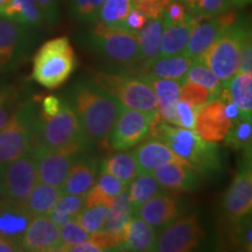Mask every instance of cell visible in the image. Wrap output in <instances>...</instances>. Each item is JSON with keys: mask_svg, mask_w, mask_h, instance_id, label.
Listing matches in <instances>:
<instances>
[{"mask_svg": "<svg viewBox=\"0 0 252 252\" xmlns=\"http://www.w3.org/2000/svg\"><path fill=\"white\" fill-rule=\"evenodd\" d=\"M65 99L76 113L91 146H106L110 132L124 106L93 80H80L72 84Z\"/></svg>", "mask_w": 252, "mask_h": 252, "instance_id": "cell-1", "label": "cell"}, {"mask_svg": "<svg viewBox=\"0 0 252 252\" xmlns=\"http://www.w3.org/2000/svg\"><path fill=\"white\" fill-rule=\"evenodd\" d=\"M150 135L166 143L200 174L216 173L220 168L217 143L204 140L194 130L172 125L158 118Z\"/></svg>", "mask_w": 252, "mask_h": 252, "instance_id": "cell-2", "label": "cell"}, {"mask_svg": "<svg viewBox=\"0 0 252 252\" xmlns=\"http://www.w3.org/2000/svg\"><path fill=\"white\" fill-rule=\"evenodd\" d=\"M77 65L75 50L67 36L48 40L33 58L32 78L49 90L58 89L67 82Z\"/></svg>", "mask_w": 252, "mask_h": 252, "instance_id": "cell-3", "label": "cell"}, {"mask_svg": "<svg viewBox=\"0 0 252 252\" xmlns=\"http://www.w3.org/2000/svg\"><path fill=\"white\" fill-rule=\"evenodd\" d=\"M39 108L34 100L21 102L11 121L0 130V166L35 151Z\"/></svg>", "mask_w": 252, "mask_h": 252, "instance_id": "cell-4", "label": "cell"}, {"mask_svg": "<svg viewBox=\"0 0 252 252\" xmlns=\"http://www.w3.org/2000/svg\"><path fill=\"white\" fill-rule=\"evenodd\" d=\"M63 99L61 111L53 117L41 116L39 109L36 149H81L88 151L91 145L84 135L76 113L65 97Z\"/></svg>", "mask_w": 252, "mask_h": 252, "instance_id": "cell-5", "label": "cell"}, {"mask_svg": "<svg viewBox=\"0 0 252 252\" xmlns=\"http://www.w3.org/2000/svg\"><path fill=\"white\" fill-rule=\"evenodd\" d=\"M93 81L126 109L147 113L158 112L156 94L149 81L144 77L122 72L98 71L94 75Z\"/></svg>", "mask_w": 252, "mask_h": 252, "instance_id": "cell-6", "label": "cell"}, {"mask_svg": "<svg viewBox=\"0 0 252 252\" xmlns=\"http://www.w3.org/2000/svg\"><path fill=\"white\" fill-rule=\"evenodd\" d=\"M87 43L96 54L115 64L133 67L141 63L138 36L118 27L94 23L87 35Z\"/></svg>", "mask_w": 252, "mask_h": 252, "instance_id": "cell-7", "label": "cell"}, {"mask_svg": "<svg viewBox=\"0 0 252 252\" xmlns=\"http://www.w3.org/2000/svg\"><path fill=\"white\" fill-rule=\"evenodd\" d=\"M242 39H243V18L223 32L214 45L201 56L202 61L224 86L237 74L241 64Z\"/></svg>", "mask_w": 252, "mask_h": 252, "instance_id": "cell-8", "label": "cell"}, {"mask_svg": "<svg viewBox=\"0 0 252 252\" xmlns=\"http://www.w3.org/2000/svg\"><path fill=\"white\" fill-rule=\"evenodd\" d=\"M159 118L157 113L123 108L110 132L106 146L112 151H126L149 138L152 125Z\"/></svg>", "mask_w": 252, "mask_h": 252, "instance_id": "cell-9", "label": "cell"}, {"mask_svg": "<svg viewBox=\"0 0 252 252\" xmlns=\"http://www.w3.org/2000/svg\"><path fill=\"white\" fill-rule=\"evenodd\" d=\"M23 24L0 17V72L17 69L34 43V32Z\"/></svg>", "mask_w": 252, "mask_h": 252, "instance_id": "cell-10", "label": "cell"}, {"mask_svg": "<svg viewBox=\"0 0 252 252\" xmlns=\"http://www.w3.org/2000/svg\"><path fill=\"white\" fill-rule=\"evenodd\" d=\"M204 239L203 230L195 215L174 220L157 236L152 251L188 252L198 248Z\"/></svg>", "mask_w": 252, "mask_h": 252, "instance_id": "cell-11", "label": "cell"}, {"mask_svg": "<svg viewBox=\"0 0 252 252\" xmlns=\"http://www.w3.org/2000/svg\"><path fill=\"white\" fill-rule=\"evenodd\" d=\"M39 182L35 158L33 153L19 158L2 166L1 195L20 203H26L30 194Z\"/></svg>", "mask_w": 252, "mask_h": 252, "instance_id": "cell-12", "label": "cell"}, {"mask_svg": "<svg viewBox=\"0 0 252 252\" xmlns=\"http://www.w3.org/2000/svg\"><path fill=\"white\" fill-rule=\"evenodd\" d=\"M238 18L239 14L232 7L215 17L201 18L191 31L184 54L194 61L200 59Z\"/></svg>", "mask_w": 252, "mask_h": 252, "instance_id": "cell-13", "label": "cell"}, {"mask_svg": "<svg viewBox=\"0 0 252 252\" xmlns=\"http://www.w3.org/2000/svg\"><path fill=\"white\" fill-rule=\"evenodd\" d=\"M86 152L88 151L81 149H36L33 156L36 162L37 179L43 184L61 187L71 167Z\"/></svg>", "mask_w": 252, "mask_h": 252, "instance_id": "cell-14", "label": "cell"}, {"mask_svg": "<svg viewBox=\"0 0 252 252\" xmlns=\"http://www.w3.org/2000/svg\"><path fill=\"white\" fill-rule=\"evenodd\" d=\"M223 210L231 222L252 214V168L242 163L223 197Z\"/></svg>", "mask_w": 252, "mask_h": 252, "instance_id": "cell-15", "label": "cell"}, {"mask_svg": "<svg viewBox=\"0 0 252 252\" xmlns=\"http://www.w3.org/2000/svg\"><path fill=\"white\" fill-rule=\"evenodd\" d=\"M232 121L225 112V105L220 98L204 104L198 109L195 122V132L210 143L223 141L231 127Z\"/></svg>", "mask_w": 252, "mask_h": 252, "instance_id": "cell-16", "label": "cell"}, {"mask_svg": "<svg viewBox=\"0 0 252 252\" xmlns=\"http://www.w3.org/2000/svg\"><path fill=\"white\" fill-rule=\"evenodd\" d=\"M61 238L60 226L47 215H37L32 219L20 242L21 251L53 252L59 251Z\"/></svg>", "mask_w": 252, "mask_h": 252, "instance_id": "cell-17", "label": "cell"}, {"mask_svg": "<svg viewBox=\"0 0 252 252\" xmlns=\"http://www.w3.org/2000/svg\"><path fill=\"white\" fill-rule=\"evenodd\" d=\"M33 215L26 203L0 195V236L20 247V242Z\"/></svg>", "mask_w": 252, "mask_h": 252, "instance_id": "cell-18", "label": "cell"}, {"mask_svg": "<svg viewBox=\"0 0 252 252\" xmlns=\"http://www.w3.org/2000/svg\"><path fill=\"white\" fill-rule=\"evenodd\" d=\"M140 172L156 171L158 167L166 163H182L189 165L186 160L179 157L171 147L158 138H149L137 145L133 151ZM190 166V165H189Z\"/></svg>", "mask_w": 252, "mask_h": 252, "instance_id": "cell-19", "label": "cell"}, {"mask_svg": "<svg viewBox=\"0 0 252 252\" xmlns=\"http://www.w3.org/2000/svg\"><path fill=\"white\" fill-rule=\"evenodd\" d=\"M99 175V161L96 158L83 153L76 160L61 186L63 194L86 196Z\"/></svg>", "mask_w": 252, "mask_h": 252, "instance_id": "cell-20", "label": "cell"}, {"mask_svg": "<svg viewBox=\"0 0 252 252\" xmlns=\"http://www.w3.org/2000/svg\"><path fill=\"white\" fill-rule=\"evenodd\" d=\"M152 173L163 190L191 191L200 185L201 174L189 165L166 163Z\"/></svg>", "mask_w": 252, "mask_h": 252, "instance_id": "cell-21", "label": "cell"}, {"mask_svg": "<svg viewBox=\"0 0 252 252\" xmlns=\"http://www.w3.org/2000/svg\"><path fill=\"white\" fill-rule=\"evenodd\" d=\"M133 215L143 219L154 229H163L178 217V202L171 195L162 191L138 207Z\"/></svg>", "mask_w": 252, "mask_h": 252, "instance_id": "cell-22", "label": "cell"}, {"mask_svg": "<svg viewBox=\"0 0 252 252\" xmlns=\"http://www.w3.org/2000/svg\"><path fill=\"white\" fill-rule=\"evenodd\" d=\"M153 88L158 102V116L161 121L176 124V104L180 99L181 82L166 78L144 77Z\"/></svg>", "mask_w": 252, "mask_h": 252, "instance_id": "cell-23", "label": "cell"}, {"mask_svg": "<svg viewBox=\"0 0 252 252\" xmlns=\"http://www.w3.org/2000/svg\"><path fill=\"white\" fill-rule=\"evenodd\" d=\"M193 63L194 60L186 56L184 53L178 55L158 56L153 61L141 65L144 71V76L141 75V77L166 78L181 82Z\"/></svg>", "mask_w": 252, "mask_h": 252, "instance_id": "cell-24", "label": "cell"}, {"mask_svg": "<svg viewBox=\"0 0 252 252\" xmlns=\"http://www.w3.org/2000/svg\"><path fill=\"white\" fill-rule=\"evenodd\" d=\"M156 241V229L140 217L132 215L123 231L122 250L134 252L152 251Z\"/></svg>", "mask_w": 252, "mask_h": 252, "instance_id": "cell-25", "label": "cell"}, {"mask_svg": "<svg viewBox=\"0 0 252 252\" xmlns=\"http://www.w3.org/2000/svg\"><path fill=\"white\" fill-rule=\"evenodd\" d=\"M201 18L191 14L187 20L178 25L163 27L161 41H160L159 56H169L182 54L190 37L191 31Z\"/></svg>", "mask_w": 252, "mask_h": 252, "instance_id": "cell-26", "label": "cell"}, {"mask_svg": "<svg viewBox=\"0 0 252 252\" xmlns=\"http://www.w3.org/2000/svg\"><path fill=\"white\" fill-rule=\"evenodd\" d=\"M99 173L112 175L124 184L130 185L140 171L134 152H128L126 150L117 151V153H113L102 160L99 162Z\"/></svg>", "mask_w": 252, "mask_h": 252, "instance_id": "cell-27", "label": "cell"}, {"mask_svg": "<svg viewBox=\"0 0 252 252\" xmlns=\"http://www.w3.org/2000/svg\"><path fill=\"white\" fill-rule=\"evenodd\" d=\"M128 185L115 178V176L99 173L94 185L86 195V208L105 204L111 207L113 200L126 190Z\"/></svg>", "mask_w": 252, "mask_h": 252, "instance_id": "cell-28", "label": "cell"}, {"mask_svg": "<svg viewBox=\"0 0 252 252\" xmlns=\"http://www.w3.org/2000/svg\"><path fill=\"white\" fill-rule=\"evenodd\" d=\"M223 91L241 113L252 116V75L238 70L237 74L223 86Z\"/></svg>", "mask_w": 252, "mask_h": 252, "instance_id": "cell-29", "label": "cell"}, {"mask_svg": "<svg viewBox=\"0 0 252 252\" xmlns=\"http://www.w3.org/2000/svg\"><path fill=\"white\" fill-rule=\"evenodd\" d=\"M0 17L32 28L41 27L45 24V19L35 0H12L0 12Z\"/></svg>", "mask_w": 252, "mask_h": 252, "instance_id": "cell-30", "label": "cell"}, {"mask_svg": "<svg viewBox=\"0 0 252 252\" xmlns=\"http://www.w3.org/2000/svg\"><path fill=\"white\" fill-rule=\"evenodd\" d=\"M162 18L149 19L147 23L138 33V45H139L141 65L153 61L159 56L160 41L163 32Z\"/></svg>", "mask_w": 252, "mask_h": 252, "instance_id": "cell-31", "label": "cell"}, {"mask_svg": "<svg viewBox=\"0 0 252 252\" xmlns=\"http://www.w3.org/2000/svg\"><path fill=\"white\" fill-rule=\"evenodd\" d=\"M62 194L61 187L39 181L26 200V207L33 216L46 215L55 206Z\"/></svg>", "mask_w": 252, "mask_h": 252, "instance_id": "cell-32", "label": "cell"}, {"mask_svg": "<svg viewBox=\"0 0 252 252\" xmlns=\"http://www.w3.org/2000/svg\"><path fill=\"white\" fill-rule=\"evenodd\" d=\"M160 193H162L161 186L151 172H140L127 187L128 200L133 208V212L141 204Z\"/></svg>", "mask_w": 252, "mask_h": 252, "instance_id": "cell-33", "label": "cell"}, {"mask_svg": "<svg viewBox=\"0 0 252 252\" xmlns=\"http://www.w3.org/2000/svg\"><path fill=\"white\" fill-rule=\"evenodd\" d=\"M132 215H133V208H132L130 200H128L127 189H126L113 200V203L110 207L108 220H106L103 230L123 241V231H124L126 223Z\"/></svg>", "mask_w": 252, "mask_h": 252, "instance_id": "cell-34", "label": "cell"}, {"mask_svg": "<svg viewBox=\"0 0 252 252\" xmlns=\"http://www.w3.org/2000/svg\"><path fill=\"white\" fill-rule=\"evenodd\" d=\"M86 208V196L82 195L62 194L55 206L46 214L56 225L61 226L70 220H76L82 210Z\"/></svg>", "mask_w": 252, "mask_h": 252, "instance_id": "cell-35", "label": "cell"}, {"mask_svg": "<svg viewBox=\"0 0 252 252\" xmlns=\"http://www.w3.org/2000/svg\"><path fill=\"white\" fill-rule=\"evenodd\" d=\"M223 141L230 149L244 152L252 141V116L241 113V116L232 122Z\"/></svg>", "mask_w": 252, "mask_h": 252, "instance_id": "cell-36", "label": "cell"}, {"mask_svg": "<svg viewBox=\"0 0 252 252\" xmlns=\"http://www.w3.org/2000/svg\"><path fill=\"white\" fill-rule=\"evenodd\" d=\"M184 82H194V83L207 88L212 93L213 99H216L220 96V90L223 88V84L216 77V75L200 60H195L187 74L182 78L181 83Z\"/></svg>", "mask_w": 252, "mask_h": 252, "instance_id": "cell-37", "label": "cell"}, {"mask_svg": "<svg viewBox=\"0 0 252 252\" xmlns=\"http://www.w3.org/2000/svg\"><path fill=\"white\" fill-rule=\"evenodd\" d=\"M133 8V0H105L96 23L109 27H118Z\"/></svg>", "mask_w": 252, "mask_h": 252, "instance_id": "cell-38", "label": "cell"}, {"mask_svg": "<svg viewBox=\"0 0 252 252\" xmlns=\"http://www.w3.org/2000/svg\"><path fill=\"white\" fill-rule=\"evenodd\" d=\"M109 213L110 207L105 206V204L84 208L78 214L76 220L88 232L93 235L96 234V232L102 231L104 225H105L106 220H108Z\"/></svg>", "mask_w": 252, "mask_h": 252, "instance_id": "cell-39", "label": "cell"}, {"mask_svg": "<svg viewBox=\"0 0 252 252\" xmlns=\"http://www.w3.org/2000/svg\"><path fill=\"white\" fill-rule=\"evenodd\" d=\"M188 11L198 18H210L228 11L232 6L231 0H182Z\"/></svg>", "mask_w": 252, "mask_h": 252, "instance_id": "cell-40", "label": "cell"}, {"mask_svg": "<svg viewBox=\"0 0 252 252\" xmlns=\"http://www.w3.org/2000/svg\"><path fill=\"white\" fill-rule=\"evenodd\" d=\"M91 237L90 232L82 226L76 220H70L65 222L64 224L60 226V238H61V244H60L59 251L64 252L69 251L75 245L83 243Z\"/></svg>", "mask_w": 252, "mask_h": 252, "instance_id": "cell-41", "label": "cell"}, {"mask_svg": "<svg viewBox=\"0 0 252 252\" xmlns=\"http://www.w3.org/2000/svg\"><path fill=\"white\" fill-rule=\"evenodd\" d=\"M20 94L13 86H0V130L11 121L20 105Z\"/></svg>", "mask_w": 252, "mask_h": 252, "instance_id": "cell-42", "label": "cell"}, {"mask_svg": "<svg viewBox=\"0 0 252 252\" xmlns=\"http://www.w3.org/2000/svg\"><path fill=\"white\" fill-rule=\"evenodd\" d=\"M104 1L105 0H71L70 13L78 21L94 24Z\"/></svg>", "mask_w": 252, "mask_h": 252, "instance_id": "cell-43", "label": "cell"}, {"mask_svg": "<svg viewBox=\"0 0 252 252\" xmlns=\"http://www.w3.org/2000/svg\"><path fill=\"white\" fill-rule=\"evenodd\" d=\"M180 99L198 110L209 100H213V94L207 88L200 84L194 83V82H184L181 83Z\"/></svg>", "mask_w": 252, "mask_h": 252, "instance_id": "cell-44", "label": "cell"}, {"mask_svg": "<svg viewBox=\"0 0 252 252\" xmlns=\"http://www.w3.org/2000/svg\"><path fill=\"white\" fill-rule=\"evenodd\" d=\"M239 70L252 75V19L243 18V39Z\"/></svg>", "mask_w": 252, "mask_h": 252, "instance_id": "cell-45", "label": "cell"}, {"mask_svg": "<svg viewBox=\"0 0 252 252\" xmlns=\"http://www.w3.org/2000/svg\"><path fill=\"white\" fill-rule=\"evenodd\" d=\"M232 239L242 250L252 252V214L234 223Z\"/></svg>", "mask_w": 252, "mask_h": 252, "instance_id": "cell-46", "label": "cell"}, {"mask_svg": "<svg viewBox=\"0 0 252 252\" xmlns=\"http://www.w3.org/2000/svg\"><path fill=\"white\" fill-rule=\"evenodd\" d=\"M190 15L191 13L188 11L187 6L184 4L182 0H171L162 14L163 26L181 24L187 20Z\"/></svg>", "mask_w": 252, "mask_h": 252, "instance_id": "cell-47", "label": "cell"}, {"mask_svg": "<svg viewBox=\"0 0 252 252\" xmlns=\"http://www.w3.org/2000/svg\"><path fill=\"white\" fill-rule=\"evenodd\" d=\"M197 109L191 106L185 100L179 99L176 104V124L175 126L188 128V130H195V122H196Z\"/></svg>", "mask_w": 252, "mask_h": 252, "instance_id": "cell-48", "label": "cell"}, {"mask_svg": "<svg viewBox=\"0 0 252 252\" xmlns=\"http://www.w3.org/2000/svg\"><path fill=\"white\" fill-rule=\"evenodd\" d=\"M171 0H133V7L144 12L147 19L162 18L163 11Z\"/></svg>", "mask_w": 252, "mask_h": 252, "instance_id": "cell-49", "label": "cell"}, {"mask_svg": "<svg viewBox=\"0 0 252 252\" xmlns=\"http://www.w3.org/2000/svg\"><path fill=\"white\" fill-rule=\"evenodd\" d=\"M147 20H149V19H147L144 12L133 7L131 9L130 13L127 14V17L124 19V21L119 25L118 28L138 35V33H139V32L143 30L145 25H146Z\"/></svg>", "mask_w": 252, "mask_h": 252, "instance_id": "cell-50", "label": "cell"}, {"mask_svg": "<svg viewBox=\"0 0 252 252\" xmlns=\"http://www.w3.org/2000/svg\"><path fill=\"white\" fill-rule=\"evenodd\" d=\"M39 5L41 13L48 25H56L60 20V6L59 0H35Z\"/></svg>", "mask_w": 252, "mask_h": 252, "instance_id": "cell-51", "label": "cell"}, {"mask_svg": "<svg viewBox=\"0 0 252 252\" xmlns=\"http://www.w3.org/2000/svg\"><path fill=\"white\" fill-rule=\"evenodd\" d=\"M63 98H60L54 94H48L45 96L41 100L40 106V115L43 117H53V116L58 115L61 111L63 106Z\"/></svg>", "mask_w": 252, "mask_h": 252, "instance_id": "cell-52", "label": "cell"}, {"mask_svg": "<svg viewBox=\"0 0 252 252\" xmlns=\"http://www.w3.org/2000/svg\"><path fill=\"white\" fill-rule=\"evenodd\" d=\"M21 251V248L13 242L8 241L0 236V252H18Z\"/></svg>", "mask_w": 252, "mask_h": 252, "instance_id": "cell-53", "label": "cell"}, {"mask_svg": "<svg viewBox=\"0 0 252 252\" xmlns=\"http://www.w3.org/2000/svg\"><path fill=\"white\" fill-rule=\"evenodd\" d=\"M234 7H243V6L252 4V0H231Z\"/></svg>", "mask_w": 252, "mask_h": 252, "instance_id": "cell-54", "label": "cell"}, {"mask_svg": "<svg viewBox=\"0 0 252 252\" xmlns=\"http://www.w3.org/2000/svg\"><path fill=\"white\" fill-rule=\"evenodd\" d=\"M251 159H252V141L250 146H249L248 149L243 152V161H249V160Z\"/></svg>", "mask_w": 252, "mask_h": 252, "instance_id": "cell-55", "label": "cell"}, {"mask_svg": "<svg viewBox=\"0 0 252 252\" xmlns=\"http://www.w3.org/2000/svg\"><path fill=\"white\" fill-rule=\"evenodd\" d=\"M11 1L12 0H0V12H1Z\"/></svg>", "mask_w": 252, "mask_h": 252, "instance_id": "cell-56", "label": "cell"}, {"mask_svg": "<svg viewBox=\"0 0 252 252\" xmlns=\"http://www.w3.org/2000/svg\"><path fill=\"white\" fill-rule=\"evenodd\" d=\"M1 171H2V166H0V195H1Z\"/></svg>", "mask_w": 252, "mask_h": 252, "instance_id": "cell-57", "label": "cell"}, {"mask_svg": "<svg viewBox=\"0 0 252 252\" xmlns=\"http://www.w3.org/2000/svg\"><path fill=\"white\" fill-rule=\"evenodd\" d=\"M243 163H244V165L250 166L251 168H252V159H251V160H249V161H243Z\"/></svg>", "mask_w": 252, "mask_h": 252, "instance_id": "cell-58", "label": "cell"}]
</instances>
